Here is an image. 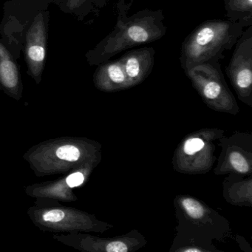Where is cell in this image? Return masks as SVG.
<instances>
[{"mask_svg": "<svg viewBox=\"0 0 252 252\" xmlns=\"http://www.w3.org/2000/svg\"><path fill=\"white\" fill-rule=\"evenodd\" d=\"M163 20L160 10H143L129 18L119 19L111 33L87 54L88 63L98 65L128 48L158 40L166 32Z\"/></svg>", "mask_w": 252, "mask_h": 252, "instance_id": "6da1fadb", "label": "cell"}, {"mask_svg": "<svg viewBox=\"0 0 252 252\" xmlns=\"http://www.w3.org/2000/svg\"><path fill=\"white\" fill-rule=\"evenodd\" d=\"M244 28L231 20H207L195 28L181 45L180 63L185 73L194 66L220 62L243 33Z\"/></svg>", "mask_w": 252, "mask_h": 252, "instance_id": "7a4b0ae2", "label": "cell"}, {"mask_svg": "<svg viewBox=\"0 0 252 252\" xmlns=\"http://www.w3.org/2000/svg\"><path fill=\"white\" fill-rule=\"evenodd\" d=\"M50 12L48 8L35 16L23 36V50L28 73L37 83L42 80L48 49Z\"/></svg>", "mask_w": 252, "mask_h": 252, "instance_id": "3957f363", "label": "cell"}, {"mask_svg": "<svg viewBox=\"0 0 252 252\" xmlns=\"http://www.w3.org/2000/svg\"><path fill=\"white\" fill-rule=\"evenodd\" d=\"M234 48L225 71L240 94L248 95L252 85V26L243 30Z\"/></svg>", "mask_w": 252, "mask_h": 252, "instance_id": "277c9868", "label": "cell"}, {"mask_svg": "<svg viewBox=\"0 0 252 252\" xmlns=\"http://www.w3.org/2000/svg\"><path fill=\"white\" fill-rule=\"evenodd\" d=\"M129 85L142 82L152 72L155 63L153 48H138L128 51L121 57Z\"/></svg>", "mask_w": 252, "mask_h": 252, "instance_id": "5b68a950", "label": "cell"}, {"mask_svg": "<svg viewBox=\"0 0 252 252\" xmlns=\"http://www.w3.org/2000/svg\"><path fill=\"white\" fill-rule=\"evenodd\" d=\"M94 77L95 85L100 89L110 91L130 86L120 59L98 64Z\"/></svg>", "mask_w": 252, "mask_h": 252, "instance_id": "8992f818", "label": "cell"}, {"mask_svg": "<svg viewBox=\"0 0 252 252\" xmlns=\"http://www.w3.org/2000/svg\"><path fill=\"white\" fill-rule=\"evenodd\" d=\"M0 85L5 91L17 94L21 90L20 67L11 51L0 40Z\"/></svg>", "mask_w": 252, "mask_h": 252, "instance_id": "52a82bcc", "label": "cell"}, {"mask_svg": "<svg viewBox=\"0 0 252 252\" xmlns=\"http://www.w3.org/2000/svg\"><path fill=\"white\" fill-rule=\"evenodd\" d=\"M104 1L105 0H49V2L57 5L64 14H70L82 21L88 14L102 7Z\"/></svg>", "mask_w": 252, "mask_h": 252, "instance_id": "ba28073f", "label": "cell"}, {"mask_svg": "<svg viewBox=\"0 0 252 252\" xmlns=\"http://www.w3.org/2000/svg\"><path fill=\"white\" fill-rule=\"evenodd\" d=\"M226 17L243 28L252 26V0H224Z\"/></svg>", "mask_w": 252, "mask_h": 252, "instance_id": "9c48e42d", "label": "cell"}, {"mask_svg": "<svg viewBox=\"0 0 252 252\" xmlns=\"http://www.w3.org/2000/svg\"><path fill=\"white\" fill-rule=\"evenodd\" d=\"M182 205L187 213L193 219H200L204 215V209L197 200L192 198H185Z\"/></svg>", "mask_w": 252, "mask_h": 252, "instance_id": "30bf717a", "label": "cell"}, {"mask_svg": "<svg viewBox=\"0 0 252 252\" xmlns=\"http://www.w3.org/2000/svg\"><path fill=\"white\" fill-rule=\"evenodd\" d=\"M80 151L73 145H64L57 150V156L60 160L67 162H75L80 158Z\"/></svg>", "mask_w": 252, "mask_h": 252, "instance_id": "8fae6325", "label": "cell"}, {"mask_svg": "<svg viewBox=\"0 0 252 252\" xmlns=\"http://www.w3.org/2000/svg\"><path fill=\"white\" fill-rule=\"evenodd\" d=\"M230 163L235 170L240 173L249 172V166L245 158L240 153L234 152L229 156Z\"/></svg>", "mask_w": 252, "mask_h": 252, "instance_id": "7c38bea8", "label": "cell"}, {"mask_svg": "<svg viewBox=\"0 0 252 252\" xmlns=\"http://www.w3.org/2000/svg\"><path fill=\"white\" fill-rule=\"evenodd\" d=\"M204 142L200 138H191L186 141L184 150L186 154L192 156L204 147Z\"/></svg>", "mask_w": 252, "mask_h": 252, "instance_id": "4fadbf2b", "label": "cell"}, {"mask_svg": "<svg viewBox=\"0 0 252 252\" xmlns=\"http://www.w3.org/2000/svg\"><path fill=\"white\" fill-rule=\"evenodd\" d=\"M84 181H85V177L81 172H75V173L71 174L66 179L67 185L71 188L79 187L83 184Z\"/></svg>", "mask_w": 252, "mask_h": 252, "instance_id": "5bb4252c", "label": "cell"}, {"mask_svg": "<svg viewBox=\"0 0 252 252\" xmlns=\"http://www.w3.org/2000/svg\"><path fill=\"white\" fill-rule=\"evenodd\" d=\"M106 251L108 252H126L128 247L123 242L114 241L107 245Z\"/></svg>", "mask_w": 252, "mask_h": 252, "instance_id": "9a60e30c", "label": "cell"}, {"mask_svg": "<svg viewBox=\"0 0 252 252\" xmlns=\"http://www.w3.org/2000/svg\"><path fill=\"white\" fill-rule=\"evenodd\" d=\"M200 250H199V249H187V250H185V252H200Z\"/></svg>", "mask_w": 252, "mask_h": 252, "instance_id": "2e32d148", "label": "cell"}]
</instances>
